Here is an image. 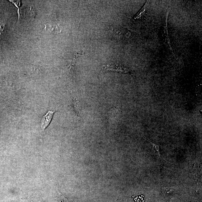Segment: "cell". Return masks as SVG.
Returning <instances> with one entry per match:
<instances>
[{
	"label": "cell",
	"mask_w": 202,
	"mask_h": 202,
	"mask_svg": "<svg viewBox=\"0 0 202 202\" xmlns=\"http://www.w3.org/2000/svg\"><path fill=\"white\" fill-rule=\"evenodd\" d=\"M144 138H145L146 140H148V141L149 142H150V144H152V146H153V149H154V150L156 151L157 153H158V155H159V157H160L161 155L160 153L159 145H158V144H155V143L153 142L150 141V140H149V139H147L145 137H144Z\"/></svg>",
	"instance_id": "cell-5"
},
{
	"label": "cell",
	"mask_w": 202,
	"mask_h": 202,
	"mask_svg": "<svg viewBox=\"0 0 202 202\" xmlns=\"http://www.w3.org/2000/svg\"><path fill=\"white\" fill-rule=\"evenodd\" d=\"M83 54L82 53V52H80V53H77L75 55V57H74L73 60L72 61V63L71 65H69L68 66V70L69 72L70 73L73 74L74 73V66H75V60H76V59L79 57V56L80 55H82Z\"/></svg>",
	"instance_id": "cell-3"
},
{
	"label": "cell",
	"mask_w": 202,
	"mask_h": 202,
	"mask_svg": "<svg viewBox=\"0 0 202 202\" xmlns=\"http://www.w3.org/2000/svg\"><path fill=\"white\" fill-rule=\"evenodd\" d=\"M3 29L4 26L0 25V40L1 39V35H2V32L3 31Z\"/></svg>",
	"instance_id": "cell-7"
},
{
	"label": "cell",
	"mask_w": 202,
	"mask_h": 202,
	"mask_svg": "<svg viewBox=\"0 0 202 202\" xmlns=\"http://www.w3.org/2000/svg\"><path fill=\"white\" fill-rule=\"evenodd\" d=\"M104 70L106 71H113L125 74H130L132 75V72L131 70L128 68L120 65H117L111 66L110 65H106L104 66Z\"/></svg>",
	"instance_id": "cell-1"
},
{
	"label": "cell",
	"mask_w": 202,
	"mask_h": 202,
	"mask_svg": "<svg viewBox=\"0 0 202 202\" xmlns=\"http://www.w3.org/2000/svg\"><path fill=\"white\" fill-rule=\"evenodd\" d=\"M74 107L77 115L80 117V106L79 104L78 101L76 98H75V100L74 101Z\"/></svg>",
	"instance_id": "cell-4"
},
{
	"label": "cell",
	"mask_w": 202,
	"mask_h": 202,
	"mask_svg": "<svg viewBox=\"0 0 202 202\" xmlns=\"http://www.w3.org/2000/svg\"><path fill=\"white\" fill-rule=\"evenodd\" d=\"M54 112V111H50L43 116L41 123V128L43 131H44L47 126H49Z\"/></svg>",
	"instance_id": "cell-2"
},
{
	"label": "cell",
	"mask_w": 202,
	"mask_h": 202,
	"mask_svg": "<svg viewBox=\"0 0 202 202\" xmlns=\"http://www.w3.org/2000/svg\"><path fill=\"white\" fill-rule=\"evenodd\" d=\"M144 7H145V5H144V6L142 8V9L140 10V11L134 16L133 19H135V20H136V19H139V18L141 17L142 15L143 14V13H144V11H145V9L144 8Z\"/></svg>",
	"instance_id": "cell-6"
}]
</instances>
